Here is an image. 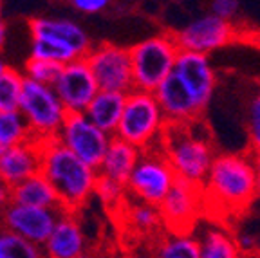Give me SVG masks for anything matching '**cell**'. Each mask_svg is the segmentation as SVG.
<instances>
[{
    "mask_svg": "<svg viewBox=\"0 0 260 258\" xmlns=\"http://www.w3.org/2000/svg\"><path fill=\"white\" fill-rule=\"evenodd\" d=\"M204 213L230 222L249 211L258 199V174L251 152H220L203 184Z\"/></svg>",
    "mask_w": 260,
    "mask_h": 258,
    "instance_id": "obj_1",
    "label": "cell"
},
{
    "mask_svg": "<svg viewBox=\"0 0 260 258\" xmlns=\"http://www.w3.org/2000/svg\"><path fill=\"white\" fill-rule=\"evenodd\" d=\"M42 155L40 174L56 190L61 210L76 213L96 191L100 172L78 159L56 137L38 141Z\"/></svg>",
    "mask_w": 260,
    "mask_h": 258,
    "instance_id": "obj_2",
    "label": "cell"
},
{
    "mask_svg": "<svg viewBox=\"0 0 260 258\" xmlns=\"http://www.w3.org/2000/svg\"><path fill=\"white\" fill-rule=\"evenodd\" d=\"M159 148L167 155L177 179L203 186L217 157L215 146L201 121L190 125H168Z\"/></svg>",
    "mask_w": 260,
    "mask_h": 258,
    "instance_id": "obj_3",
    "label": "cell"
},
{
    "mask_svg": "<svg viewBox=\"0 0 260 258\" xmlns=\"http://www.w3.org/2000/svg\"><path fill=\"white\" fill-rule=\"evenodd\" d=\"M168 123L154 92L130 90L116 137L136 146L141 152L159 146Z\"/></svg>",
    "mask_w": 260,
    "mask_h": 258,
    "instance_id": "obj_4",
    "label": "cell"
},
{
    "mask_svg": "<svg viewBox=\"0 0 260 258\" xmlns=\"http://www.w3.org/2000/svg\"><path fill=\"white\" fill-rule=\"evenodd\" d=\"M130 49L134 89L155 92L157 87L174 73L181 49L174 33L165 31L146 37Z\"/></svg>",
    "mask_w": 260,
    "mask_h": 258,
    "instance_id": "obj_5",
    "label": "cell"
},
{
    "mask_svg": "<svg viewBox=\"0 0 260 258\" xmlns=\"http://www.w3.org/2000/svg\"><path fill=\"white\" fill-rule=\"evenodd\" d=\"M20 112L31 128L35 141L56 137L69 116L51 85L37 83L27 78L24 81Z\"/></svg>",
    "mask_w": 260,
    "mask_h": 258,
    "instance_id": "obj_6",
    "label": "cell"
},
{
    "mask_svg": "<svg viewBox=\"0 0 260 258\" xmlns=\"http://www.w3.org/2000/svg\"><path fill=\"white\" fill-rule=\"evenodd\" d=\"M175 181L177 175L168 163L167 155L159 146H155L141 153L139 163L126 182V190L134 201L159 208V204L174 188Z\"/></svg>",
    "mask_w": 260,
    "mask_h": 258,
    "instance_id": "obj_7",
    "label": "cell"
},
{
    "mask_svg": "<svg viewBox=\"0 0 260 258\" xmlns=\"http://www.w3.org/2000/svg\"><path fill=\"white\" fill-rule=\"evenodd\" d=\"M174 38L179 49L184 53H199L210 56L211 53L239 40L240 29L235 22L222 20L208 11L190 20L179 31H174Z\"/></svg>",
    "mask_w": 260,
    "mask_h": 258,
    "instance_id": "obj_8",
    "label": "cell"
},
{
    "mask_svg": "<svg viewBox=\"0 0 260 258\" xmlns=\"http://www.w3.org/2000/svg\"><path fill=\"white\" fill-rule=\"evenodd\" d=\"M85 60L100 85V90L121 94L134 90V74L128 47L102 42L94 45Z\"/></svg>",
    "mask_w": 260,
    "mask_h": 258,
    "instance_id": "obj_9",
    "label": "cell"
},
{
    "mask_svg": "<svg viewBox=\"0 0 260 258\" xmlns=\"http://www.w3.org/2000/svg\"><path fill=\"white\" fill-rule=\"evenodd\" d=\"M159 213L167 233H193L204 213L203 186L177 179L167 199L159 204Z\"/></svg>",
    "mask_w": 260,
    "mask_h": 258,
    "instance_id": "obj_10",
    "label": "cell"
},
{
    "mask_svg": "<svg viewBox=\"0 0 260 258\" xmlns=\"http://www.w3.org/2000/svg\"><path fill=\"white\" fill-rule=\"evenodd\" d=\"M56 139L85 165L100 170L112 136L98 128L85 114H69Z\"/></svg>",
    "mask_w": 260,
    "mask_h": 258,
    "instance_id": "obj_11",
    "label": "cell"
},
{
    "mask_svg": "<svg viewBox=\"0 0 260 258\" xmlns=\"http://www.w3.org/2000/svg\"><path fill=\"white\" fill-rule=\"evenodd\" d=\"M53 89L69 114H85L92 100L100 94V85L85 58L63 65Z\"/></svg>",
    "mask_w": 260,
    "mask_h": 258,
    "instance_id": "obj_12",
    "label": "cell"
},
{
    "mask_svg": "<svg viewBox=\"0 0 260 258\" xmlns=\"http://www.w3.org/2000/svg\"><path fill=\"white\" fill-rule=\"evenodd\" d=\"M61 210H44L31 206L11 204L2 213V230L24 238L38 247H44L56 226Z\"/></svg>",
    "mask_w": 260,
    "mask_h": 258,
    "instance_id": "obj_13",
    "label": "cell"
},
{
    "mask_svg": "<svg viewBox=\"0 0 260 258\" xmlns=\"http://www.w3.org/2000/svg\"><path fill=\"white\" fill-rule=\"evenodd\" d=\"M174 74L183 81L188 92L193 96L201 112H206L211 100H213L217 83H219L217 71L213 67V63H211L210 56L181 51L177 63H175Z\"/></svg>",
    "mask_w": 260,
    "mask_h": 258,
    "instance_id": "obj_14",
    "label": "cell"
},
{
    "mask_svg": "<svg viewBox=\"0 0 260 258\" xmlns=\"http://www.w3.org/2000/svg\"><path fill=\"white\" fill-rule=\"evenodd\" d=\"M154 94L168 125H190V123L201 121L203 112L199 110L193 96L188 92L184 83L174 73L159 85Z\"/></svg>",
    "mask_w": 260,
    "mask_h": 258,
    "instance_id": "obj_15",
    "label": "cell"
},
{
    "mask_svg": "<svg viewBox=\"0 0 260 258\" xmlns=\"http://www.w3.org/2000/svg\"><path fill=\"white\" fill-rule=\"evenodd\" d=\"M42 249L45 258H85L87 240L76 213L60 211L56 226Z\"/></svg>",
    "mask_w": 260,
    "mask_h": 258,
    "instance_id": "obj_16",
    "label": "cell"
},
{
    "mask_svg": "<svg viewBox=\"0 0 260 258\" xmlns=\"http://www.w3.org/2000/svg\"><path fill=\"white\" fill-rule=\"evenodd\" d=\"M40 145L35 139L11 146L0 155V182L9 188H15L32 175L40 174Z\"/></svg>",
    "mask_w": 260,
    "mask_h": 258,
    "instance_id": "obj_17",
    "label": "cell"
},
{
    "mask_svg": "<svg viewBox=\"0 0 260 258\" xmlns=\"http://www.w3.org/2000/svg\"><path fill=\"white\" fill-rule=\"evenodd\" d=\"M29 33L31 38L37 37H51L63 42L71 49L76 51L80 58H87L92 51V40L89 33L81 27L78 22L69 18H49V16H35L29 20Z\"/></svg>",
    "mask_w": 260,
    "mask_h": 258,
    "instance_id": "obj_18",
    "label": "cell"
},
{
    "mask_svg": "<svg viewBox=\"0 0 260 258\" xmlns=\"http://www.w3.org/2000/svg\"><path fill=\"white\" fill-rule=\"evenodd\" d=\"M141 153L143 152L139 148L128 145L126 141L114 136L109 145V150L105 153V159H103L102 166H100L98 172L103 177L114 179V181L126 184L132 172H134L136 165L139 163Z\"/></svg>",
    "mask_w": 260,
    "mask_h": 258,
    "instance_id": "obj_19",
    "label": "cell"
},
{
    "mask_svg": "<svg viewBox=\"0 0 260 258\" xmlns=\"http://www.w3.org/2000/svg\"><path fill=\"white\" fill-rule=\"evenodd\" d=\"M126 103V94L121 92H107V90H100L89 109L85 110V116L90 121L103 130L109 136H116L118 132L119 121H121L123 110H125Z\"/></svg>",
    "mask_w": 260,
    "mask_h": 258,
    "instance_id": "obj_20",
    "label": "cell"
},
{
    "mask_svg": "<svg viewBox=\"0 0 260 258\" xmlns=\"http://www.w3.org/2000/svg\"><path fill=\"white\" fill-rule=\"evenodd\" d=\"M11 195L13 204L44 208V210H61L56 190L42 174L32 175L22 184L11 188Z\"/></svg>",
    "mask_w": 260,
    "mask_h": 258,
    "instance_id": "obj_21",
    "label": "cell"
},
{
    "mask_svg": "<svg viewBox=\"0 0 260 258\" xmlns=\"http://www.w3.org/2000/svg\"><path fill=\"white\" fill-rule=\"evenodd\" d=\"M201 258H242L233 231L220 222L203 228L199 233Z\"/></svg>",
    "mask_w": 260,
    "mask_h": 258,
    "instance_id": "obj_22",
    "label": "cell"
},
{
    "mask_svg": "<svg viewBox=\"0 0 260 258\" xmlns=\"http://www.w3.org/2000/svg\"><path fill=\"white\" fill-rule=\"evenodd\" d=\"M123 218V224L128 230V233H134L138 237H148L157 235L162 228V218L159 213V208L139 201H128L121 210L118 211Z\"/></svg>",
    "mask_w": 260,
    "mask_h": 258,
    "instance_id": "obj_23",
    "label": "cell"
},
{
    "mask_svg": "<svg viewBox=\"0 0 260 258\" xmlns=\"http://www.w3.org/2000/svg\"><path fill=\"white\" fill-rule=\"evenodd\" d=\"M154 258H201L199 237L195 233H165L155 244Z\"/></svg>",
    "mask_w": 260,
    "mask_h": 258,
    "instance_id": "obj_24",
    "label": "cell"
},
{
    "mask_svg": "<svg viewBox=\"0 0 260 258\" xmlns=\"http://www.w3.org/2000/svg\"><path fill=\"white\" fill-rule=\"evenodd\" d=\"M37 60H47L54 61L58 65H67L74 60H80L74 49L65 45L63 42L56 40L51 37H37L31 42V56Z\"/></svg>",
    "mask_w": 260,
    "mask_h": 258,
    "instance_id": "obj_25",
    "label": "cell"
},
{
    "mask_svg": "<svg viewBox=\"0 0 260 258\" xmlns=\"http://www.w3.org/2000/svg\"><path fill=\"white\" fill-rule=\"evenodd\" d=\"M24 81V73L11 67L0 74V112H20Z\"/></svg>",
    "mask_w": 260,
    "mask_h": 258,
    "instance_id": "obj_26",
    "label": "cell"
},
{
    "mask_svg": "<svg viewBox=\"0 0 260 258\" xmlns=\"http://www.w3.org/2000/svg\"><path fill=\"white\" fill-rule=\"evenodd\" d=\"M31 139V128L22 112H0V145L6 150Z\"/></svg>",
    "mask_w": 260,
    "mask_h": 258,
    "instance_id": "obj_27",
    "label": "cell"
},
{
    "mask_svg": "<svg viewBox=\"0 0 260 258\" xmlns=\"http://www.w3.org/2000/svg\"><path fill=\"white\" fill-rule=\"evenodd\" d=\"M94 195L105 204L107 210L114 211V213H118L123 206L128 202V190H126V184L114 181V179L103 177V175L98 177Z\"/></svg>",
    "mask_w": 260,
    "mask_h": 258,
    "instance_id": "obj_28",
    "label": "cell"
},
{
    "mask_svg": "<svg viewBox=\"0 0 260 258\" xmlns=\"http://www.w3.org/2000/svg\"><path fill=\"white\" fill-rule=\"evenodd\" d=\"M0 258H45L42 249L24 238L0 230Z\"/></svg>",
    "mask_w": 260,
    "mask_h": 258,
    "instance_id": "obj_29",
    "label": "cell"
},
{
    "mask_svg": "<svg viewBox=\"0 0 260 258\" xmlns=\"http://www.w3.org/2000/svg\"><path fill=\"white\" fill-rule=\"evenodd\" d=\"M246 136H248V152H260V87L249 94L246 101Z\"/></svg>",
    "mask_w": 260,
    "mask_h": 258,
    "instance_id": "obj_30",
    "label": "cell"
},
{
    "mask_svg": "<svg viewBox=\"0 0 260 258\" xmlns=\"http://www.w3.org/2000/svg\"><path fill=\"white\" fill-rule=\"evenodd\" d=\"M63 65H58L54 61H47V60H37V58H29L25 61V71L24 76L27 80L37 81L42 85H51L53 87L56 83L58 76H60Z\"/></svg>",
    "mask_w": 260,
    "mask_h": 258,
    "instance_id": "obj_31",
    "label": "cell"
},
{
    "mask_svg": "<svg viewBox=\"0 0 260 258\" xmlns=\"http://www.w3.org/2000/svg\"><path fill=\"white\" fill-rule=\"evenodd\" d=\"M210 13L222 20L233 22L240 13V2L239 0H213L210 2Z\"/></svg>",
    "mask_w": 260,
    "mask_h": 258,
    "instance_id": "obj_32",
    "label": "cell"
},
{
    "mask_svg": "<svg viewBox=\"0 0 260 258\" xmlns=\"http://www.w3.org/2000/svg\"><path fill=\"white\" fill-rule=\"evenodd\" d=\"M112 6L110 0H73L71 8L83 15H100Z\"/></svg>",
    "mask_w": 260,
    "mask_h": 258,
    "instance_id": "obj_33",
    "label": "cell"
},
{
    "mask_svg": "<svg viewBox=\"0 0 260 258\" xmlns=\"http://www.w3.org/2000/svg\"><path fill=\"white\" fill-rule=\"evenodd\" d=\"M11 204H13L11 188L6 186L4 182H0V217H2V213H4Z\"/></svg>",
    "mask_w": 260,
    "mask_h": 258,
    "instance_id": "obj_34",
    "label": "cell"
},
{
    "mask_svg": "<svg viewBox=\"0 0 260 258\" xmlns=\"http://www.w3.org/2000/svg\"><path fill=\"white\" fill-rule=\"evenodd\" d=\"M6 40H8V25H6V22L2 20L0 22V53H2V49H4Z\"/></svg>",
    "mask_w": 260,
    "mask_h": 258,
    "instance_id": "obj_35",
    "label": "cell"
},
{
    "mask_svg": "<svg viewBox=\"0 0 260 258\" xmlns=\"http://www.w3.org/2000/svg\"><path fill=\"white\" fill-rule=\"evenodd\" d=\"M253 161H255L256 174H258V199H260V152L253 153Z\"/></svg>",
    "mask_w": 260,
    "mask_h": 258,
    "instance_id": "obj_36",
    "label": "cell"
},
{
    "mask_svg": "<svg viewBox=\"0 0 260 258\" xmlns=\"http://www.w3.org/2000/svg\"><path fill=\"white\" fill-rule=\"evenodd\" d=\"M6 69H8V65H6V63H4V60H2V58H0V74L4 73Z\"/></svg>",
    "mask_w": 260,
    "mask_h": 258,
    "instance_id": "obj_37",
    "label": "cell"
},
{
    "mask_svg": "<svg viewBox=\"0 0 260 258\" xmlns=\"http://www.w3.org/2000/svg\"><path fill=\"white\" fill-rule=\"evenodd\" d=\"M2 15H4V4L0 2V22H2Z\"/></svg>",
    "mask_w": 260,
    "mask_h": 258,
    "instance_id": "obj_38",
    "label": "cell"
},
{
    "mask_svg": "<svg viewBox=\"0 0 260 258\" xmlns=\"http://www.w3.org/2000/svg\"><path fill=\"white\" fill-rule=\"evenodd\" d=\"M255 40H256V47H258V49H260V35H258V37H256V38H255Z\"/></svg>",
    "mask_w": 260,
    "mask_h": 258,
    "instance_id": "obj_39",
    "label": "cell"
},
{
    "mask_svg": "<svg viewBox=\"0 0 260 258\" xmlns=\"http://www.w3.org/2000/svg\"><path fill=\"white\" fill-rule=\"evenodd\" d=\"M6 152V148H4V146H2V145H0V155H2V153H4Z\"/></svg>",
    "mask_w": 260,
    "mask_h": 258,
    "instance_id": "obj_40",
    "label": "cell"
}]
</instances>
